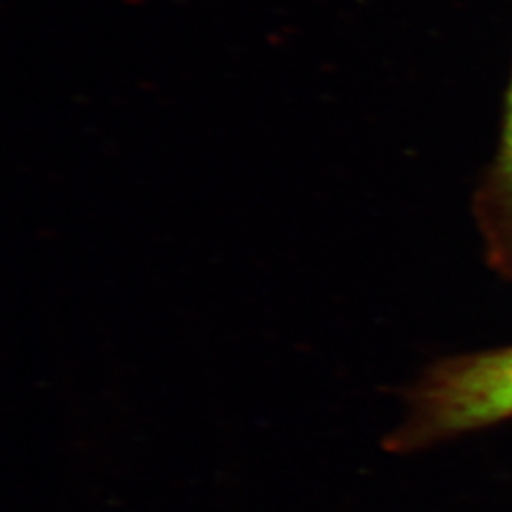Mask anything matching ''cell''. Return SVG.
I'll use <instances>...</instances> for the list:
<instances>
[{
	"instance_id": "1",
	"label": "cell",
	"mask_w": 512,
	"mask_h": 512,
	"mask_svg": "<svg viewBox=\"0 0 512 512\" xmlns=\"http://www.w3.org/2000/svg\"><path fill=\"white\" fill-rule=\"evenodd\" d=\"M404 416L385 437L414 454L512 421V346L467 351L427 366L404 391Z\"/></svg>"
},
{
	"instance_id": "2",
	"label": "cell",
	"mask_w": 512,
	"mask_h": 512,
	"mask_svg": "<svg viewBox=\"0 0 512 512\" xmlns=\"http://www.w3.org/2000/svg\"><path fill=\"white\" fill-rule=\"evenodd\" d=\"M473 215L486 264L512 281V84L499 147L476 190Z\"/></svg>"
}]
</instances>
